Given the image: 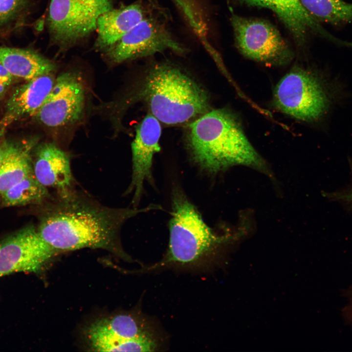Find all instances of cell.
I'll use <instances>...</instances> for the list:
<instances>
[{
	"label": "cell",
	"mask_w": 352,
	"mask_h": 352,
	"mask_svg": "<svg viewBox=\"0 0 352 352\" xmlns=\"http://www.w3.org/2000/svg\"><path fill=\"white\" fill-rule=\"evenodd\" d=\"M38 231L59 252L88 248L107 250L131 260L120 240L124 223L137 214L161 208H113L105 206L73 188L56 191L42 204Z\"/></svg>",
	"instance_id": "1"
},
{
	"label": "cell",
	"mask_w": 352,
	"mask_h": 352,
	"mask_svg": "<svg viewBox=\"0 0 352 352\" xmlns=\"http://www.w3.org/2000/svg\"><path fill=\"white\" fill-rule=\"evenodd\" d=\"M186 138L193 159L210 172L239 165L266 170L238 118L228 110L211 109L194 119L188 126Z\"/></svg>",
	"instance_id": "2"
},
{
	"label": "cell",
	"mask_w": 352,
	"mask_h": 352,
	"mask_svg": "<svg viewBox=\"0 0 352 352\" xmlns=\"http://www.w3.org/2000/svg\"><path fill=\"white\" fill-rule=\"evenodd\" d=\"M139 96L150 113L168 125L188 122L211 110L206 91L169 63H158L150 68Z\"/></svg>",
	"instance_id": "3"
},
{
	"label": "cell",
	"mask_w": 352,
	"mask_h": 352,
	"mask_svg": "<svg viewBox=\"0 0 352 352\" xmlns=\"http://www.w3.org/2000/svg\"><path fill=\"white\" fill-rule=\"evenodd\" d=\"M169 231L165 255L158 262L145 268V271L172 266H196L228 239L227 236L216 234L207 225L195 206L179 190L173 194Z\"/></svg>",
	"instance_id": "4"
},
{
	"label": "cell",
	"mask_w": 352,
	"mask_h": 352,
	"mask_svg": "<svg viewBox=\"0 0 352 352\" xmlns=\"http://www.w3.org/2000/svg\"><path fill=\"white\" fill-rule=\"evenodd\" d=\"M85 337L95 352H153L158 340L142 316L121 313L98 319L87 327Z\"/></svg>",
	"instance_id": "5"
},
{
	"label": "cell",
	"mask_w": 352,
	"mask_h": 352,
	"mask_svg": "<svg viewBox=\"0 0 352 352\" xmlns=\"http://www.w3.org/2000/svg\"><path fill=\"white\" fill-rule=\"evenodd\" d=\"M112 8L111 0H51L47 25L53 42L66 48L96 29L98 18Z\"/></svg>",
	"instance_id": "6"
},
{
	"label": "cell",
	"mask_w": 352,
	"mask_h": 352,
	"mask_svg": "<svg viewBox=\"0 0 352 352\" xmlns=\"http://www.w3.org/2000/svg\"><path fill=\"white\" fill-rule=\"evenodd\" d=\"M166 50L183 54L187 49L173 35L164 20L149 12L105 52L110 60L120 63Z\"/></svg>",
	"instance_id": "7"
},
{
	"label": "cell",
	"mask_w": 352,
	"mask_h": 352,
	"mask_svg": "<svg viewBox=\"0 0 352 352\" xmlns=\"http://www.w3.org/2000/svg\"><path fill=\"white\" fill-rule=\"evenodd\" d=\"M274 103L282 112L295 118L311 121L325 111L328 100L318 79L301 68H295L278 82Z\"/></svg>",
	"instance_id": "8"
},
{
	"label": "cell",
	"mask_w": 352,
	"mask_h": 352,
	"mask_svg": "<svg viewBox=\"0 0 352 352\" xmlns=\"http://www.w3.org/2000/svg\"><path fill=\"white\" fill-rule=\"evenodd\" d=\"M231 22L236 46L245 57L273 65H285L292 59L291 51L269 22L236 15Z\"/></svg>",
	"instance_id": "9"
},
{
	"label": "cell",
	"mask_w": 352,
	"mask_h": 352,
	"mask_svg": "<svg viewBox=\"0 0 352 352\" xmlns=\"http://www.w3.org/2000/svg\"><path fill=\"white\" fill-rule=\"evenodd\" d=\"M59 253L37 228L27 226L0 241V277L18 272L37 273Z\"/></svg>",
	"instance_id": "10"
},
{
	"label": "cell",
	"mask_w": 352,
	"mask_h": 352,
	"mask_svg": "<svg viewBox=\"0 0 352 352\" xmlns=\"http://www.w3.org/2000/svg\"><path fill=\"white\" fill-rule=\"evenodd\" d=\"M84 106L82 82L75 74L66 72L55 79L51 92L34 116L47 127L62 126L79 120Z\"/></svg>",
	"instance_id": "11"
},
{
	"label": "cell",
	"mask_w": 352,
	"mask_h": 352,
	"mask_svg": "<svg viewBox=\"0 0 352 352\" xmlns=\"http://www.w3.org/2000/svg\"><path fill=\"white\" fill-rule=\"evenodd\" d=\"M161 134L159 121L150 113L147 114L136 128L134 139L131 144L132 175L125 195L133 193L132 204L137 208L141 198L143 184L147 180L153 183L152 173L153 158L159 152Z\"/></svg>",
	"instance_id": "12"
},
{
	"label": "cell",
	"mask_w": 352,
	"mask_h": 352,
	"mask_svg": "<svg viewBox=\"0 0 352 352\" xmlns=\"http://www.w3.org/2000/svg\"><path fill=\"white\" fill-rule=\"evenodd\" d=\"M32 159L33 174L46 188L56 191L73 187L74 178L69 156L56 145L45 143L36 148Z\"/></svg>",
	"instance_id": "13"
},
{
	"label": "cell",
	"mask_w": 352,
	"mask_h": 352,
	"mask_svg": "<svg viewBox=\"0 0 352 352\" xmlns=\"http://www.w3.org/2000/svg\"><path fill=\"white\" fill-rule=\"evenodd\" d=\"M46 74L36 77L18 88L8 100L0 129H5L13 122L34 116L48 97L55 79Z\"/></svg>",
	"instance_id": "14"
},
{
	"label": "cell",
	"mask_w": 352,
	"mask_h": 352,
	"mask_svg": "<svg viewBox=\"0 0 352 352\" xmlns=\"http://www.w3.org/2000/svg\"><path fill=\"white\" fill-rule=\"evenodd\" d=\"M250 6L268 8L274 12L288 28L294 39L302 43L307 32L312 30L333 40L303 7L299 0H236Z\"/></svg>",
	"instance_id": "15"
},
{
	"label": "cell",
	"mask_w": 352,
	"mask_h": 352,
	"mask_svg": "<svg viewBox=\"0 0 352 352\" xmlns=\"http://www.w3.org/2000/svg\"><path fill=\"white\" fill-rule=\"evenodd\" d=\"M140 2L111 9L100 16L97 22L96 47L106 51L140 22L149 13Z\"/></svg>",
	"instance_id": "16"
},
{
	"label": "cell",
	"mask_w": 352,
	"mask_h": 352,
	"mask_svg": "<svg viewBox=\"0 0 352 352\" xmlns=\"http://www.w3.org/2000/svg\"><path fill=\"white\" fill-rule=\"evenodd\" d=\"M37 140L7 141L0 163V195L33 173L32 153Z\"/></svg>",
	"instance_id": "17"
},
{
	"label": "cell",
	"mask_w": 352,
	"mask_h": 352,
	"mask_svg": "<svg viewBox=\"0 0 352 352\" xmlns=\"http://www.w3.org/2000/svg\"><path fill=\"white\" fill-rule=\"evenodd\" d=\"M0 64L13 76L27 81L56 68L53 62L35 51L8 47L0 46Z\"/></svg>",
	"instance_id": "18"
},
{
	"label": "cell",
	"mask_w": 352,
	"mask_h": 352,
	"mask_svg": "<svg viewBox=\"0 0 352 352\" xmlns=\"http://www.w3.org/2000/svg\"><path fill=\"white\" fill-rule=\"evenodd\" d=\"M51 196L48 188L37 179L33 173L1 195L2 203L5 206L40 205Z\"/></svg>",
	"instance_id": "19"
},
{
	"label": "cell",
	"mask_w": 352,
	"mask_h": 352,
	"mask_svg": "<svg viewBox=\"0 0 352 352\" xmlns=\"http://www.w3.org/2000/svg\"><path fill=\"white\" fill-rule=\"evenodd\" d=\"M315 20L337 24L352 21V3L343 0H299Z\"/></svg>",
	"instance_id": "20"
},
{
	"label": "cell",
	"mask_w": 352,
	"mask_h": 352,
	"mask_svg": "<svg viewBox=\"0 0 352 352\" xmlns=\"http://www.w3.org/2000/svg\"><path fill=\"white\" fill-rule=\"evenodd\" d=\"M27 3V0H0V30L16 20Z\"/></svg>",
	"instance_id": "21"
},
{
	"label": "cell",
	"mask_w": 352,
	"mask_h": 352,
	"mask_svg": "<svg viewBox=\"0 0 352 352\" xmlns=\"http://www.w3.org/2000/svg\"><path fill=\"white\" fill-rule=\"evenodd\" d=\"M330 196L333 199L352 205V187L345 192L332 193Z\"/></svg>",
	"instance_id": "22"
},
{
	"label": "cell",
	"mask_w": 352,
	"mask_h": 352,
	"mask_svg": "<svg viewBox=\"0 0 352 352\" xmlns=\"http://www.w3.org/2000/svg\"><path fill=\"white\" fill-rule=\"evenodd\" d=\"M348 303L343 309V314L346 320L352 324V286L347 292Z\"/></svg>",
	"instance_id": "23"
},
{
	"label": "cell",
	"mask_w": 352,
	"mask_h": 352,
	"mask_svg": "<svg viewBox=\"0 0 352 352\" xmlns=\"http://www.w3.org/2000/svg\"><path fill=\"white\" fill-rule=\"evenodd\" d=\"M13 76L2 65L0 64V83L8 86L12 81Z\"/></svg>",
	"instance_id": "24"
},
{
	"label": "cell",
	"mask_w": 352,
	"mask_h": 352,
	"mask_svg": "<svg viewBox=\"0 0 352 352\" xmlns=\"http://www.w3.org/2000/svg\"><path fill=\"white\" fill-rule=\"evenodd\" d=\"M4 131L5 129H0V163L3 155L7 141L4 136Z\"/></svg>",
	"instance_id": "25"
},
{
	"label": "cell",
	"mask_w": 352,
	"mask_h": 352,
	"mask_svg": "<svg viewBox=\"0 0 352 352\" xmlns=\"http://www.w3.org/2000/svg\"><path fill=\"white\" fill-rule=\"evenodd\" d=\"M6 87L0 83V98L2 97L5 92Z\"/></svg>",
	"instance_id": "26"
}]
</instances>
